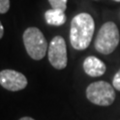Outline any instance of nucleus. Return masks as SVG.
Wrapping results in <instances>:
<instances>
[{
    "mask_svg": "<svg viewBox=\"0 0 120 120\" xmlns=\"http://www.w3.org/2000/svg\"><path fill=\"white\" fill-rule=\"evenodd\" d=\"M83 69L85 73L91 77L102 76L106 71V65L95 56H88L83 61Z\"/></svg>",
    "mask_w": 120,
    "mask_h": 120,
    "instance_id": "obj_7",
    "label": "nucleus"
},
{
    "mask_svg": "<svg viewBox=\"0 0 120 120\" xmlns=\"http://www.w3.org/2000/svg\"><path fill=\"white\" fill-rule=\"evenodd\" d=\"M23 43L26 52L34 60H41L48 49L47 41L40 29L29 27L23 33Z\"/></svg>",
    "mask_w": 120,
    "mask_h": 120,
    "instance_id": "obj_3",
    "label": "nucleus"
},
{
    "mask_svg": "<svg viewBox=\"0 0 120 120\" xmlns=\"http://www.w3.org/2000/svg\"><path fill=\"white\" fill-rule=\"evenodd\" d=\"M3 34H4V27H3L1 21H0V39L3 37Z\"/></svg>",
    "mask_w": 120,
    "mask_h": 120,
    "instance_id": "obj_12",
    "label": "nucleus"
},
{
    "mask_svg": "<svg viewBox=\"0 0 120 120\" xmlns=\"http://www.w3.org/2000/svg\"><path fill=\"white\" fill-rule=\"evenodd\" d=\"M114 1H116V2H120V0H114Z\"/></svg>",
    "mask_w": 120,
    "mask_h": 120,
    "instance_id": "obj_14",
    "label": "nucleus"
},
{
    "mask_svg": "<svg viewBox=\"0 0 120 120\" xmlns=\"http://www.w3.org/2000/svg\"><path fill=\"white\" fill-rule=\"evenodd\" d=\"M47 24L52 26H61L66 22V15L64 11L58 9H49L44 14Z\"/></svg>",
    "mask_w": 120,
    "mask_h": 120,
    "instance_id": "obj_8",
    "label": "nucleus"
},
{
    "mask_svg": "<svg viewBox=\"0 0 120 120\" xmlns=\"http://www.w3.org/2000/svg\"><path fill=\"white\" fill-rule=\"evenodd\" d=\"M28 84L24 74L12 69H4L0 71V85L9 91H20Z\"/></svg>",
    "mask_w": 120,
    "mask_h": 120,
    "instance_id": "obj_6",
    "label": "nucleus"
},
{
    "mask_svg": "<svg viewBox=\"0 0 120 120\" xmlns=\"http://www.w3.org/2000/svg\"><path fill=\"white\" fill-rule=\"evenodd\" d=\"M114 87L105 81H96L86 89V97L93 104L99 106H109L115 100Z\"/></svg>",
    "mask_w": 120,
    "mask_h": 120,
    "instance_id": "obj_4",
    "label": "nucleus"
},
{
    "mask_svg": "<svg viewBox=\"0 0 120 120\" xmlns=\"http://www.w3.org/2000/svg\"><path fill=\"white\" fill-rule=\"evenodd\" d=\"M113 87L115 89H117L118 91H120V69L117 71V73L114 75L113 78Z\"/></svg>",
    "mask_w": 120,
    "mask_h": 120,
    "instance_id": "obj_11",
    "label": "nucleus"
},
{
    "mask_svg": "<svg viewBox=\"0 0 120 120\" xmlns=\"http://www.w3.org/2000/svg\"><path fill=\"white\" fill-rule=\"evenodd\" d=\"M48 59L55 69L61 70L67 66V49L63 37L55 36L48 46Z\"/></svg>",
    "mask_w": 120,
    "mask_h": 120,
    "instance_id": "obj_5",
    "label": "nucleus"
},
{
    "mask_svg": "<svg viewBox=\"0 0 120 120\" xmlns=\"http://www.w3.org/2000/svg\"><path fill=\"white\" fill-rule=\"evenodd\" d=\"M10 8V0H0V14H4Z\"/></svg>",
    "mask_w": 120,
    "mask_h": 120,
    "instance_id": "obj_10",
    "label": "nucleus"
},
{
    "mask_svg": "<svg viewBox=\"0 0 120 120\" xmlns=\"http://www.w3.org/2000/svg\"><path fill=\"white\" fill-rule=\"evenodd\" d=\"M19 120H35V119H33V118H31V117H28V116H25V117L20 118Z\"/></svg>",
    "mask_w": 120,
    "mask_h": 120,
    "instance_id": "obj_13",
    "label": "nucleus"
},
{
    "mask_svg": "<svg viewBox=\"0 0 120 120\" xmlns=\"http://www.w3.org/2000/svg\"><path fill=\"white\" fill-rule=\"evenodd\" d=\"M52 9H58L65 11L67 7V0H48Z\"/></svg>",
    "mask_w": 120,
    "mask_h": 120,
    "instance_id": "obj_9",
    "label": "nucleus"
},
{
    "mask_svg": "<svg viewBox=\"0 0 120 120\" xmlns=\"http://www.w3.org/2000/svg\"><path fill=\"white\" fill-rule=\"evenodd\" d=\"M94 20L88 13H79L73 17L70 25V43L76 50L86 49L94 33Z\"/></svg>",
    "mask_w": 120,
    "mask_h": 120,
    "instance_id": "obj_1",
    "label": "nucleus"
},
{
    "mask_svg": "<svg viewBox=\"0 0 120 120\" xmlns=\"http://www.w3.org/2000/svg\"><path fill=\"white\" fill-rule=\"evenodd\" d=\"M119 30L114 22H106L99 29L96 36L95 49L104 55L112 53L119 44Z\"/></svg>",
    "mask_w": 120,
    "mask_h": 120,
    "instance_id": "obj_2",
    "label": "nucleus"
}]
</instances>
